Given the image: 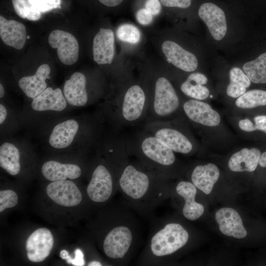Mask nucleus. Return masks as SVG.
Returning a JSON list of instances; mask_svg holds the SVG:
<instances>
[{
	"instance_id": "6",
	"label": "nucleus",
	"mask_w": 266,
	"mask_h": 266,
	"mask_svg": "<svg viewBox=\"0 0 266 266\" xmlns=\"http://www.w3.org/2000/svg\"><path fill=\"white\" fill-rule=\"evenodd\" d=\"M198 15L214 39L219 41L225 37L227 31L226 17L220 6L212 1L204 2L199 7Z\"/></svg>"
},
{
	"instance_id": "44",
	"label": "nucleus",
	"mask_w": 266,
	"mask_h": 266,
	"mask_svg": "<svg viewBox=\"0 0 266 266\" xmlns=\"http://www.w3.org/2000/svg\"><path fill=\"white\" fill-rule=\"evenodd\" d=\"M88 266H101L102 265L98 261H94L89 263L88 265Z\"/></svg>"
},
{
	"instance_id": "15",
	"label": "nucleus",
	"mask_w": 266,
	"mask_h": 266,
	"mask_svg": "<svg viewBox=\"0 0 266 266\" xmlns=\"http://www.w3.org/2000/svg\"><path fill=\"white\" fill-rule=\"evenodd\" d=\"M215 220L221 233L227 236L241 239L247 235L239 214L233 208L219 209L215 213Z\"/></svg>"
},
{
	"instance_id": "27",
	"label": "nucleus",
	"mask_w": 266,
	"mask_h": 266,
	"mask_svg": "<svg viewBox=\"0 0 266 266\" xmlns=\"http://www.w3.org/2000/svg\"><path fill=\"white\" fill-rule=\"evenodd\" d=\"M0 166L12 175L20 172V153L14 144L5 142L0 145Z\"/></svg>"
},
{
	"instance_id": "32",
	"label": "nucleus",
	"mask_w": 266,
	"mask_h": 266,
	"mask_svg": "<svg viewBox=\"0 0 266 266\" xmlns=\"http://www.w3.org/2000/svg\"><path fill=\"white\" fill-rule=\"evenodd\" d=\"M254 122V123L248 119H242L238 122V126L244 132H251L259 130L266 133V115L255 117Z\"/></svg>"
},
{
	"instance_id": "2",
	"label": "nucleus",
	"mask_w": 266,
	"mask_h": 266,
	"mask_svg": "<svg viewBox=\"0 0 266 266\" xmlns=\"http://www.w3.org/2000/svg\"><path fill=\"white\" fill-rule=\"evenodd\" d=\"M149 101L145 93L139 85H132L128 88L118 104L120 123L133 124L147 117Z\"/></svg>"
},
{
	"instance_id": "7",
	"label": "nucleus",
	"mask_w": 266,
	"mask_h": 266,
	"mask_svg": "<svg viewBox=\"0 0 266 266\" xmlns=\"http://www.w3.org/2000/svg\"><path fill=\"white\" fill-rule=\"evenodd\" d=\"M49 45L57 49L60 61L66 65H71L77 61L79 45L76 38L71 33L59 30H54L48 37Z\"/></svg>"
},
{
	"instance_id": "10",
	"label": "nucleus",
	"mask_w": 266,
	"mask_h": 266,
	"mask_svg": "<svg viewBox=\"0 0 266 266\" xmlns=\"http://www.w3.org/2000/svg\"><path fill=\"white\" fill-rule=\"evenodd\" d=\"M132 240V233L128 227H116L109 232L104 240V252L110 258H122L129 250Z\"/></svg>"
},
{
	"instance_id": "45",
	"label": "nucleus",
	"mask_w": 266,
	"mask_h": 266,
	"mask_svg": "<svg viewBox=\"0 0 266 266\" xmlns=\"http://www.w3.org/2000/svg\"><path fill=\"white\" fill-rule=\"evenodd\" d=\"M5 94L4 89L2 85L0 84V98H2Z\"/></svg>"
},
{
	"instance_id": "23",
	"label": "nucleus",
	"mask_w": 266,
	"mask_h": 266,
	"mask_svg": "<svg viewBox=\"0 0 266 266\" xmlns=\"http://www.w3.org/2000/svg\"><path fill=\"white\" fill-rule=\"evenodd\" d=\"M219 176L218 167L209 163L197 166L193 171L191 179L196 187L208 195L211 193Z\"/></svg>"
},
{
	"instance_id": "35",
	"label": "nucleus",
	"mask_w": 266,
	"mask_h": 266,
	"mask_svg": "<svg viewBox=\"0 0 266 266\" xmlns=\"http://www.w3.org/2000/svg\"><path fill=\"white\" fill-rule=\"evenodd\" d=\"M231 82L241 85L246 88L251 85V81L243 70L237 67L232 68L229 71Z\"/></svg>"
},
{
	"instance_id": "47",
	"label": "nucleus",
	"mask_w": 266,
	"mask_h": 266,
	"mask_svg": "<svg viewBox=\"0 0 266 266\" xmlns=\"http://www.w3.org/2000/svg\"><path fill=\"white\" fill-rule=\"evenodd\" d=\"M210 98H213V96L210 95Z\"/></svg>"
},
{
	"instance_id": "28",
	"label": "nucleus",
	"mask_w": 266,
	"mask_h": 266,
	"mask_svg": "<svg viewBox=\"0 0 266 266\" xmlns=\"http://www.w3.org/2000/svg\"><path fill=\"white\" fill-rule=\"evenodd\" d=\"M243 70L251 82L256 84L266 83V52L253 61L245 63Z\"/></svg>"
},
{
	"instance_id": "26",
	"label": "nucleus",
	"mask_w": 266,
	"mask_h": 266,
	"mask_svg": "<svg viewBox=\"0 0 266 266\" xmlns=\"http://www.w3.org/2000/svg\"><path fill=\"white\" fill-rule=\"evenodd\" d=\"M207 81L204 74L200 72L192 73L181 84L180 89L185 95L193 99L204 100L209 96L208 89L203 86Z\"/></svg>"
},
{
	"instance_id": "43",
	"label": "nucleus",
	"mask_w": 266,
	"mask_h": 266,
	"mask_svg": "<svg viewBox=\"0 0 266 266\" xmlns=\"http://www.w3.org/2000/svg\"><path fill=\"white\" fill-rule=\"evenodd\" d=\"M259 164L262 167H266V151L261 155Z\"/></svg>"
},
{
	"instance_id": "17",
	"label": "nucleus",
	"mask_w": 266,
	"mask_h": 266,
	"mask_svg": "<svg viewBox=\"0 0 266 266\" xmlns=\"http://www.w3.org/2000/svg\"><path fill=\"white\" fill-rule=\"evenodd\" d=\"M0 36L6 45L16 49H21L27 39L26 27L20 22L7 20L0 15Z\"/></svg>"
},
{
	"instance_id": "46",
	"label": "nucleus",
	"mask_w": 266,
	"mask_h": 266,
	"mask_svg": "<svg viewBox=\"0 0 266 266\" xmlns=\"http://www.w3.org/2000/svg\"><path fill=\"white\" fill-rule=\"evenodd\" d=\"M30 38V36H29V35H28V36H27V39H29V38Z\"/></svg>"
},
{
	"instance_id": "21",
	"label": "nucleus",
	"mask_w": 266,
	"mask_h": 266,
	"mask_svg": "<svg viewBox=\"0 0 266 266\" xmlns=\"http://www.w3.org/2000/svg\"><path fill=\"white\" fill-rule=\"evenodd\" d=\"M31 106L34 110L38 111H61L66 107V101L60 89L54 90L48 87L33 98Z\"/></svg>"
},
{
	"instance_id": "22",
	"label": "nucleus",
	"mask_w": 266,
	"mask_h": 266,
	"mask_svg": "<svg viewBox=\"0 0 266 266\" xmlns=\"http://www.w3.org/2000/svg\"><path fill=\"white\" fill-rule=\"evenodd\" d=\"M261 156V152L258 148H243L232 155L228 163L229 168L235 172L254 171Z\"/></svg>"
},
{
	"instance_id": "20",
	"label": "nucleus",
	"mask_w": 266,
	"mask_h": 266,
	"mask_svg": "<svg viewBox=\"0 0 266 266\" xmlns=\"http://www.w3.org/2000/svg\"><path fill=\"white\" fill-rule=\"evenodd\" d=\"M50 71L48 65L43 64L38 67L34 75L21 78L18 85L27 97L33 99L47 88L46 79L50 78Z\"/></svg>"
},
{
	"instance_id": "12",
	"label": "nucleus",
	"mask_w": 266,
	"mask_h": 266,
	"mask_svg": "<svg viewBox=\"0 0 266 266\" xmlns=\"http://www.w3.org/2000/svg\"><path fill=\"white\" fill-rule=\"evenodd\" d=\"M112 176L105 166L100 165L93 172L87 189L89 198L93 201L102 202L107 200L112 192Z\"/></svg>"
},
{
	"instance_id": "31",
	"label": "nucleus",
	"mask_w": 266,
	"mask_h": 266,
	"mask_svg": "<svg viewBox=\"0 0 266 266\" xmlns=\"http://www.w3.org/2000/svg\"><path fill=\"white\" fill-rule=\"evenodd\" d=\"M116 35L120 40L132 44L138 43L141 37L139 29L130 24H125L120 26L116 31Z\"/></svg>"
},
{
	"instance_id": "41",
	"label": "nucleus",
	"mask_w": 266,
	"mask_h": 266,
	"mask_svg": "<svg viewBox=\"0 0 266 266\" xmlns=\"http://www.w3.org/2000/svg\"><path fill=\"white\" fill-rule=\"evenodd\" d=\"M99 1L103 5L114 7L120 4L124 0H99Z\"/></svg>"
},
{
	"instance_id": "24",
	"label": "nucleus",
	"mask_w": 266,
	"mask_h": 266,
	"mask_svg": "<svg viewBox=\"0 0 266 266\" xmlns=\"http://www.w3.org/2000/svg\"><path fill=\"white\" fill-rule=\"evenodd\" d=\"M44 177L51 181L64 180L66 178L74 179L81 174V168L73 164H65L50 161L45 162L41 167Z\"/></svg>"
},
{
	"instance_id": "25",
	"label": "nucleus",
	"mask_w": 266,
	"mask_h": 266,
	"mask_svg": "<svg viewBox=\"0 0 266 266\" xmlns=\"http://www.w3.org/2000/svg\"><path fill=\"white\" fill-rule=\"evenodd\" d=\"M78 128V123L73 119L57 124L53 128L49 136L50 145L57 149L68 147L73 141Z\"/></svg>"
},
{
	"instance_id": "18",
	"label": "nucleus",
	"mask_w": 266,
	"mask_h": 266,
	"mask_svg": "<svg viewBox=\"0 0 266 266\" xmlns=\"http://www.w3.org/2000/svg\"><path fill=\"white\" fill-rule=\"evenodd\" d=\"M86 85V77L79 72L73 73L65 82L64 94L69 104L77 106L86 104L88 98Z\"/></svg>"
},
{
	"instance_id": "19",
	"label": "nucleus",
	"mask_w": 266,
	"mask_h": 266,
	"mask_svg": "<svg viewBox=\"0 0 266 266\" xmlns=\"http://www.w3.org/2000/svg\"><path fill=\"white\" fill-rule=\"evenodd\" d=\"M176 190L177 194L185 200L183 214L186 218L194 221L203 214L204 210L203 206L195 200L197 189L193 183L181 181L177 184Z\"/></svg>"
},
{
	"instance_id": "37",
	"label": "nucleus",
	"mask_w": 266,
	"mask_h": 266,
	"mask_svg": "<svg viewBox=\"0 0 266 266\" xmlns=\"http://www.w3.org/2000/svg\"><path fill=\"white\" fill-rule=\"evenodd\" d=\"M160 1L165 6L182 9L189 8L192 2V0H160Z\"/></svg>"
},
{
	"instance_id": "30",
	"label": "nucleus",
	"mask_w": 266,
	"mask_h": 266,
	"mask_svg": "<svg viewBox=\"0 0 266 266\" xmlns=\"http://www.w3.org/2000/svg\"><path fill=\"white\" fill-rule=\"evenodd\" d=\"M16 13L21 18L36 21L41 17V12L31 5L28 0H12Z\"/></svg>"
},
{
	"instance_id": "34",
	"label": "nucleus",
	"mask_w": 266,
	"mask_h": 266,
	"mask_svg": "<svg viewBox=\"0 0 266 266\" xmlns=\"http://www.w3.org/2000/svg\"><path fill=\"white\" fill-rule=\"evenodd\" d=\"M29 3L41 13L61 8V0H28Z\"/></svg>"
},
{
	"instance_id": "1",
	"label": "nucleus",
	"mask_w": 266,
	"mask_h": 266,
	"mask_svg": "<svg viewBox=\"0 0 266 266\" xmlns=\"http://www.w3.org/2000/svg\"><path fill=\"white\" fill-rule=\"evenodd\" d=\"M180 101L170 81L160 77L155 81L152 100L149 101L148 121H162L177 110Z\"/></svg>"
},
{
	"instance_id": "39",
	"label": "nucleus",
	"mask_w": 266,
	"mask_h": 266,
	"mask_svg": "<svg viewBox=\"0 0 266 266\" xmlns=\"http://www.w3.org/2000/svg\"><path fill=\"white\" fill-rule=\"evenodd\" d=\"M75 256L72 258L69 255H67L65 260L68 264H72L75 266H82L85 264L84 255L82 251L79 249H76L74 252Z\"/></svg>"
},
{
	"instance_id": "42",
	"label": "nucleus",
	"mask_w": 266,
	"mask_h": 266,
	"mask_svg": "<svg viewBox=\"0 0 266 266\" xmlns=\"http://www.w3.org/2000/svg\"><path fill=\"white\" fill-rule=\"evenodd\" d=\"M7 112L5 107L1 104H0V124H1L6 119Z\"/></svg>"
},
{
	"instance_id": "33",
	"label": "nucleus",
	"mask_w": 266,
	"mask_h": 266,
	"mask_svg": "<svg viewBox=\"0 0 266 266\" xmlns=\"http://www.w3.org/2000/svg\"><path fill=\"white\" fill-rule=\"evenodd\" d=\"M18 203V196L11 190H1L0 191V212L6 208L15 206Z\"/></svg>"
},
{
	"instance_id": "14",
	"label": "nucleus",
	"mask_w": 266,
	"mask_h": 266,
	"mask_svg": "<svg viewBox=\"0 0 266 266\" xmlns=\"http://www.w3.org/2000/svg\"><path fill=\"white\" fill-rule=\"evenodd\" d=\"M183 108L188 118L194 122L208 127H215L220 123L219 114L206 102L191 99L184 103Z\"/></svg>"
},
{
	"instance_id": "4",
	"label": "nucleus",
	"mask_w": 266,
	"mask_h": 266,
	"mask_svg": "<svg viewBox=\"0 0 266 266\" xmlns=\"http://www.w3.org/2000/svg\"><path fill=\"white\" fill-rule=\"evenodd\" d=\"M137 146L145 158L157 165L170 166L175 161L173 151L162 140L150 133L142 135Z\"/></svg>"
},
{
	"instance_id": "16",
	"label": "nucleus",
	"mask_w": 266,
	"mask_h": 266,
	"mask_svg": "<svg viewBox=\"0 0 266 266\" xmlns=\"http://www.w3.org/2000/svg\"><path fill=\"white\" fill-rule=\"evenodd\" d=\"M114 34L109 29L100 28L93 42V58L99 65L111 64L114 55Z\"/></svg>"
},
{
	"instance_id": "5",
	"label": "nucleus",
	"mask_w": 266,
	"mask_h": 266,
	"mask_svg": "<svg viewBox=\"0 0 266 266\" xmlns=\"http://www.w3.org/2000/svg\"><path fill=\"white\" fill-rule=\"evenodd\" d=\"M147 125L150 134L162 140L173 152L188 154L192 150V142L179 131L163 125L160 121L151 122Z\"/></svg>"
},
{
	"instance_id": "9",
	"label": "nucleus",
	"mask_w": 266,
	"mask_h": 266,
	"mask_svg": "<svg viewBox=\"0 0 266 266\" xmlns=\"http://www.w3.org/2000/svg\"><path fill=\"white\" fill-rule=\"evenodd\" d=\"M54 239L52 233L47 228H39L28 238L26 243L27 255L33 262L43 261L50 254Z\"/></svg>"
},
{
	"instance_id": "13",
	"label": "nucleus",
	"mask_w": 266,
	"mask_h": 266,
	"mask_svg": "<svg viewBox=\"0 0 266 266\" xmlns=\"http://www.w3.org/2000/svg\"><path fill=\"white\" fill-rule=\"evenodd\" d=\"M162 50L169 63L184 71L192 72L198 67L196 56L174 41H165L162 45Z\"/></svg>"
},
{
	"instance_id": "38",
	"label": "nucleus",
	"mask_w": 266,
	"mask_h": 266,
	"mask_svg": "<svg viewBox=\"0 0 266 266\" xmlns=\"http://www.w3.org/2000/svg\"><path fill=\"white\" fill-rule=\"evenodd\" d=\"M136 19L138 22L142 25H148L153 20V15L146 9H139L136 14Z\"/></svg>"
},
{
	"instance_id": "3",
	"label": "nucleus",
	"mask_w": 266,
	"mask_h": 266,
	"mask_svg": "<svg viewBox=\"0 0 266 266\" xmlns=\"http://www.w3.org/2000/svg\"><path fill=\"white\" fill-rule=\"evenodd\" d=\"M188 238L187 231L181 225L169 223L152 237L151 250L158 257L168 255L184 246Z\"/></svg>"
},
{
	"instance_id": "11",
	"label": "nucleus",
	"mask_w": 266,
	"mask_h": 266,
	"mask_svg": "<svg viewBox=\"0 0 266 266\" xmlns=\"http://www.w3.org/2000/svg\"><path fill=\"white\" fill-rule=\"evenodd\" d=\"M46 191L52 200L64 206L77 205L82 200L79 189L70 180L53 181L47 186Z\"/></svg>"
},
{
	"instance_id": "29",
	"label": "nucleus",
	"mask_w": 266,
	"mask_h": 266,
	"mask_svg": "<svg viewBox=\"0 0 266 266\" xmlns=\"http://www.w3.org/2000/svg\"><path fill=\"white\" fill-rule=\"evenodd\" d=\"M238 107L244 109L253 108L266 105V91L251 90L238 98L235 102Z\"/></svg>"
},
{
	"instance_id": "36",
	"label": "nucleus",
	"mask_w": 266,
	"mask_h": 266,
	"mask_svg": "<svg viewBox=\"0 0 266 266\" xmlns=\"http://www.w3.org/2000/svg\"><path fill=\"white\" fill-rule=\"evenodd\" d=\"M246 91V88L235 83L231 82L227 88V94L233 98H239Z\"/></svg>"
},
{
	"instance_id": "40",
	"label": "nucleus",
	"mask_w": 266,
	"mask_h": 266,
	"mask_svg": "<svg viewBox=\"0 0 266 266\" xmlns=\"http://www.w3.org/2000/svg\"><path fill=\"white\" fill-rule=\"evenodd\" d=\"M145 8L152 15L159 14L161 10V4L159 0H147Z\"/></svg>"
},
{
	"instance_id": "8",
	"label": "nucleus",
	"mask_w": 266,
	"mask_h": 266,
	"mask_svg": "<svg viewBox=\"0 0 266 266\" xmlns=\"http://www.w3.org/2000/svg\"><path fill=\"white\" fill-rule=\"evenodd\" d=\"M119 184L125 194L133 199L138 200L148 191L150 180L145 173L132 165H128L122 172Z\"/></svg>"
}]
</instances>
